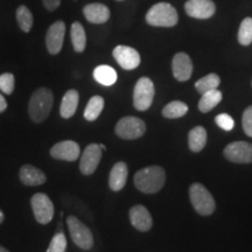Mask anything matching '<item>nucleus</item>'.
<instances>
[{"mask_svg":"<svg viewBox=\"0 0 252 252\" xmlns=\"http://www.w3.org/2000/svg\"><path fill=\"white\" fill-rule=\"evenodd\" d=\"M42 4L46 7V9L53 12L59 8L60 4H61V0H42Z\"/></svg>","mask_w":252,"mask_h":252,"instance_id":"34","label":"nucleus"},{"mask_svg":"<svg viewBox=\"0 0 252 252\" xmlns=\"http://www.w3.org/2000/svg\"><path fill=\"white\" fill-rule=\"evenodd\" d=\"M128 176V167L124 161L115 163L110 171L109 187L113 191H119L125 187Z\"/></svg>","mask_w":252,"mask_h":252,"instance_id":"19","label":"nucleus"},{"mask_svg":"<svg viewBox=\"0 0 252 252\" xmlns=\"http://www.w3.org/2000/svg\"><path fill=\"white\" fill-rule=\"evenodd\" d=\"M99 146H100V149H102L103 151H105L106 150V147L104 146V145H102V144H99Z\"/></svg>","mask_w":252,"mask_h":252,"instance_id":"38","label":"nucleus"},{"mask_svg":"<svg viewBox=\"0 0 252 252\" xmlns=\"http://www.w3.org/2000/svg\"><path fill=\"white\" fill-rule=\"evenodd\" d=\"M94 81L98 82V83L102 84V86L110 87V86H113V84L117 82L118 75H117V71H116L112 67H110V65H106V64H102L94 68Z\"/></svg>","mask_w":252,"mask_h":252,"instance_id":"22","label":"nucleus"},{"mask_svg":"<svg viewBox=\"0 0 252 252\" xmlns=\"http://www.w3.org/2000/svg\"><path fill=\"white\" fill-rule=\"evenodd\" d=\"M104 98L102 96H93L87 104V108L84 110V118L88 122H94L99 117L104 109Z\"/></svg>","mask_w":252,"mask_h":252,"instance_id":"25","label":"nucleus"},{"mask_svg":"<svg viewBox=\"0 0 252 252\" xmlns=\"http://www.w3.org/2000/svg\"><path fill=\"white\" fill-rule=\"evenodd\" d=\"M67 225L72 242L78 248L82 249V250H90L94 247L93 232L77 217L69 216L67 219Z\"/></svg>","mask_w":252,"mask_h":252,"instance_id":"5","label":"nucleus"},{"mask_svg":"<svg viewBox=\"0 0 252 252\" xmlns=\"http://www.w3.org/2000/svg\"><path fill=\"white\" fill-rule=\"evenodd\" d=\"M78 102H80V94L77 90L70 89L63 96L61 106H60V115L62 118L69 119L76 113Z\"/></svg>","mask_w":252,"mask_h":252,"instance_id":"20","label":"nucleus"},{"mask_svg":"<svg viewBox=\"0 0 252 252\" xmlns=\"http://www.w3.org/2000/svg\"><path fill=\"white\" fill-rule=\"evenodd\" d=\"M188 112V105L181 100H173L168 103L165 108L162 109V116L168 119H176L184 117Z\"/></svg>","mask_w":252,"mask_h":252,"instance_id":"26","label":"nucleus"},{"mask_svg":"<svg viewBox=\"0 0 252 252\" xmlns=\"http://www.w3.org/2000/svg\"><path fill=\"white\" fill-rule=\"evenodd\" d=\"M223 154L231 162L251 163L252 144L248 143V141H234V143H230L225 147Z\"/></svg>","mask_w":252,"mask_h":252,"instance_id":"10","label":"nucleus"},{"mask_svg":"<svg viewBox=\"0 0 252 252\" xmlns=\"http://www.w3.org/2000/svg\"><path fill=\"white\" fill-rule=\"evenodd\" d=\"M189 198L191 206L198 215L210 216L215 212L216 202L210 191L201 184H193L189 187Z\"/></svg>","mask_w":252,"mask_h":252,"instance_id":"4","label":"nucleus"},{"mask_svg":"<svg viewBox=\"0 0 252 252\" xmlns=\"http://www.w3.org/2000/svg\"><path fill=\"white\" fill-rule=\"evenodd\" d=\"M17 21L21 31L25 32V33H30L32 27H33L34 18L27 6L21 5L17 8Z\"/></svg>","mask_w":252,"mask_h":252,"instance_id":"27","label":"nucleus"},{"mask_svg":"<svg viewBox=\"0 0 252 252\" xmlns=\"http://www.w3.org/2000/svg\"><path fill=\"white\" fill-rule=\"evenodd\" d=\"M15 88V77L11 72L0 75V90L5 94H12Z\"/></svg>","mask_w":252,"mask_h":252,"instance_id":"31","label":"nucleus"},{"mask_svg":"<svg viewBox=\"0 0 252 252\" xmlns=\"http://www.w3.org/2000/svg\"><path fill=\"white\" fill-rule=\"evenodd\" d=\"M207 131L203 126H196L191 128L188 133V146L189 150L194 153L201 152L207 144Z\"/></svg>","mask_w":252,"mask_h":252,"instance_id":"21","label":"nucleus"},{"mask_svg":"<svg viewBox=\"0 0 252 252\" xmlns=\"http://www.w3.org/2000/svg\"><path fill=\"white\" fill-rule=\"evenodd\" d=\"M6 109H7V102H6L5 97L0 94V113L6 111Z\"/></svg>","mask_w":252,"mask_h":252,"instance_id":"35","label":"nucleus"},{"mask_svg":"<svg viewBox=\"0 0 252 252\" xmlns=\"http://www.w3.org/2000/svg\"><path fill=\"white\" fill-rule=\"evenodd\" d=\"M118 1H122V0H118Z\"/></svg>","mask_w":252,"mask_h":252,"instance_id":"39","label":"nucleus"},{"mask_svg":"<svg viewBox=\"0 0 252 252\" xmlns=\"http://www.w3.org/2000/svg\"><path fill=\"white\" fill-rule=\"evenodd\" d=\"M222 93L220 90H210L208 93L203 94L201 97L200 102H198V110L202 113H207L212 111L214 108H216L217 105L222 100Z\"/></svg>","mask_w":252,"mask_h":252,"instance_id":"24","label":"nucleus"},{"mask_svg":"<svg viewBox=\"0 0 252 252\" xmlns=\"http://www.w3.org/2000/svg\"><path fill=\"white\" fill-rule=\"evenodd\" d=\"M238 42L242 46H249L252 42V18H245L238 30Z\"/></svg>","mask_w":252,"mask_h":252,"instance_id":"29","label":"nucleus"},{"mask_svg":"<svg viewBox=\"0 0 252 252\" xmlns=\"http://www.w3.org/2000/svg\"><path fill=\"white\" fill-rule=\"evenodd\" d=\"M19 179L25 186H30V187L41 186L47 181L45 173L32 165H24L21 167L19 171Z\"/></svg>","mask_w":252,"mask_h":252,"instance_id":"18","label":"nucleus"},{"mask_svg":"<svg viewBox=\"0 0 252 252\" xmlns=\"http://www.w3.org/2000/svg\"><path fill=\"white\" fill-rule=\"evenodd\" d=\"M134 186L144 194H156L166 182V172L160 166H149L134 174Z\"/></svg>","mask_w":252,"mask_h":252,"instance_id":"1","label":"nucleus"},{"mask_svg":"<svg viewBox=\"0 0 252 252\" xmlns=\"http://www.w3.org/2000/svg\"><path fill=\"white\" fill-rule=\"evenodd\" d=\"M220 78L217 74H208L206 76L200 78L196 83H195V88L201 94L208 93L210 90L217 89L220 86Z\"/></svg>","mask_w":252,"mask_h":252,"instance_id":"28","label":"nucleus"},{"mask_svg":"<svg viewBox=\"0 0 252 252\" xmlns=\"http://www.w3.org/2000/svg\"><path fill=\"white\" fill-rule=\"evenodd\" d=\"M81 147L76 141L74 140H63L55 144L50 149V156L56 160H62V161H76L80 158Z\"/></svg>","mask_w":252,"mask_h":252,"instance_id":"11","label":"nucleus"},{"mask_svg":"<svg viewBox=\"0 0 252 252\" xmlns=\"http://www.w3.org/2000/svg\"><path fill=\"white\" fill-rule=\"evenodd\" d=\"M178 21V12L168 2H158L146 13V23L154 27H173Z\"/></svg>","mask_w":252,"mask_h":252,"instance_id":"3","label":"nucleus"},{"mask_svg":"<svg viewBox=\"0 0 252 252\" xmlns=\"http://www.w3.org/2000/svg\"><path fill=\"white\" fill-rule=\"evenodd\" d=\"M113 58L123 69L133 70L140 64V54L134 48L128 46H117L112 52Z\"/></svg>","mask_w":252,"mask_h":252,"instance_id":"13","label":"nucleus"},{"mask_svg":"<svg viewBox=\"0 0 252 252\" xmlns=\"http://www.w3.org/2000/svg\"><path fill=\"white\" fill-rule=\"evenodd\" d=\"M103 150L99 144H90L86 147L81 157L80 171L83 175H91L96 172L100 160H102Z\"/></svg>","mask_w":252,"mask_h":252,"instance_id":"9","label":"nucleus"},{"mask_svg":"<svg viewBox=\"0 0 252 252\" xmlns=\"http://www.w3.org/2000/svg\"><path fill=\"white\" fill-rule=\"evenodd\" d=\"M4 220H5V215H4V213H2V210L0 209V224L4 222Z\"/></svg>","mask_w":252,"mask_h":252,"instance_id":"36","label":"nucleus"},{"mask_svg":"<svg viewBox=\"0 0 252 252\" xmlns=\"http://www.w3.org/2000/svg\"><path fill=\"white\" fill-rule=\"evenodd\" d=\"M65 35V24L59 20L50 25L46 34V47L49 54L58 55L61 52Z\"/></svg>","mask_w":252,"mask_h":252,"instance_id":"12","label":"nucleus"},{"mask_svg":"<svg viewBox=\"0 0 252 252\" xmlns=\"http://www.w3.org/2000/svg\"><path fill=\"white\" fill-rule=\"evenodd\" d=\"M128 216H130L131 224L139 231L146 232L152 229L153 220L146 207L141 206V204L133 206L130 209Z\"/></svg>","mask_w":252,"mask_h":252,"instance_id":"16","label":"nucleus"},{"mask_svg":"<svg viewBox=\"0 0 252 252\" xmlns=\"http://www.w3.org/2000/svg\"><path fill=\"white\" fill-rule=\"evenodd\" d=\"M156 89L152 80L149 77H141L135 83L133 90V105L138 111H146L152 105Z\"/></svg>","mask_w":252,"mask_h":252,"instance_id":"7","label":"nucleus"},{"mask_svg":"<svg viewBox=\"0 0 252 252\" xmlns=\"http://www.w3.org/2000/svg\"><path fill=\"white\" fill-rule=\"evenodd\" d=\"M54 105V94L48 88H39L32 94L28 104V115L32 122L41 124L48 118Z\"/></svg>","mask_w":252,"mask_h":252,"instance_id":"2","label":"nucleus"},{"mask_svg":"<svg viewBox=\"0 0 252 252\" xmlns=\"http://www.w3.org/2000/svg\"><path fill=\"white\" fill-rule=\"evenodd\" d=\"M172 70L179 82L188 81L193 74V62L186 53H178L172 61Z\"/></svg>","mask_w":252,"mask_h":252,"instance_id":"15","label":"nucleus"},{"mask_svg":"<svg viewBox=\"0 0 252 252\" xmlns=\"http://www.w3.org/2000/svg\"><path fill=\"white\" fill-rule=\"evenodd\" d=\"M0 252H9L7 249H5L4 247H1V245H0Z\"/></svg>","mask_w":252,"mask_h":252,"instance_id":"37","label":"nucleus"},{"mask_svg":"<svg viewBox=\"0 0 252 252\" xmlns=\"http://www.w3.org/2000/svg\"><path fill=\"white\" fill-rule=\"evenodd\" d=\"M215 123L217 126H220L222 130L224 131H231L234 130L235 127V121L231 116L228 115V113H220V115L216 116Z\"/></svg>","mask_w":252,"mask_h":252,"instance_id":"32","label":"nucleus"},{"mask_svg":"<svg viewBox=\"0 0 252 252\" xmlns=\"http://www.w3.org/2000/svg\"><path fill=\"white\" fill-rule=\"evenodd\" d=\"M70 37L74 50L76 53H83L87 46V34L81 23L75 21L70 28Z\"/></svg>","mask_w":252,"mask_h":252,"instance_id":"23","label":"nucleus"},{"mask_svg":"<svg viewBox=\"0 0 252 252\" xmlns=\"http://www.w3.org/2000/svg\"><path fill=\"white\" fill-rule=\"evenodd\" d=\"M185 11L189 17L195 19H209L216 12L213 0H188L185 4Z\"/></svg>","mask_w":252,"mask_h":252,"instance_id":"14","label":"nucleus"},{"mask_svg":"<svg viewBox=\"0 0 252 252\" xmlns=\"http://www.w3.org/2000/svg\"><path fill=\"white\" fill-rule=\"evenodd\" d=\"M31 206L34 217L40 224H48L54 217V204L48 195L43 193L34 194L31 198Z\"/></svg>","mask_w":252,"mask_h":252,"instance_id":"8","label":"nucleus"},{"mask_svg":"<svg viewBox=\"0 0 252 252\" xmlns=\"http://www.w3.org/2000/svg\"><path fill=\"white\" fill-rule=\"evenodd\" d=\"M83 14L89 23L100 25L105 24L110 19V9L104 4L93 2L84 6Z\"/></svg>","mask_w":252,"mask_h":252,"instance_id":"17","label":"nucleus"},{"mask_svg":"<svg viewBox=\"0 0 252 252\" xmlns=\"http://www.w3.org/2000/svg\"><path fill=\"white\" fill-rule=\"evenodd\" d=\"M67 250V238L63 232H58L50 241V244L46 252H65Z\"/></svg>","mask_w":252,"mask_h":252,"instance_id":"30","label":"nucleus"},{"mask_svg":"<svg viewBox=\"0 0 252 252\" xmlns=\"http://www.w3.org/2000/svg\"><path fill=\"white\" fill-rule=\"evenodd\" d=\"M242 125H243V130L248 137L252 138V105L243 112V117H242Z\"/></svg>","mask_w":252,"mask_h":252,"instance_id":"33","label":"nucleus"},{"mask_svg":"<svg viewBox=\"0 0 252 252\" xmlns=\"http://www.w3.org/2000/svg\"><path fill=\"white\" fill-rule=\"evenodd\" d=\"M116 134L124 140H134L143 137L146 132V124L143 119L127 116L118 121L115 127Z\"/></svg>","mask_w":252,"mask_h":252,"instance_id":"6","label":"nucleus"}]
</instances>
